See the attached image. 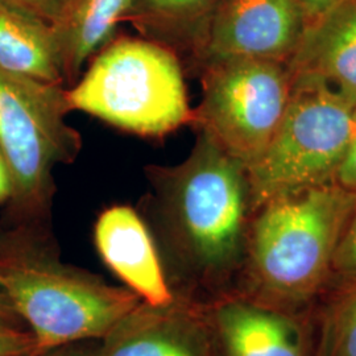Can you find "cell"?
Masks as SVG:
<instances>
[{"instance_id":"cell-1","label":"cell","mask_w":356,"mask_h":356,"mask_svg":"<svg viewBox=\"0 0 356 356\" xmlns=\"http://www.w3.org/2000/svg\"><path fill=\"white\" fill-rule=\"evenodd\" d=\"M145 219L160 254L206 276H220L245 254L252 214L247 168L197 132L188 157L145 166Z\"/></svg>"},{"instance_id":"cell-22","label":"cell","mask_w":356,"mask_h":356,"mask_svg":"<svg viewBox=\"0 0 356 356\" xmlns=\"http://www.w3.org/2000/svg\"><path fill=\"white\" fill-rule=\"evenodd\" d=\"M10 331H29V329L19 316L8 294L0 286V332Z\"/></svg>"},{"instance_id":"cell-21","label":"cell","mask_w":356,"mask_h":356,"mask_svg":"<svg viewBox=\"0 0 356 356\" xmlns=\"http://www.w3.org/2000/svg\"><path fill=\"white\" fill-rule=\"evenodd\" d=\"M335 184L356 194V131L335 176Z\"/></svg>"},{"instance_id":"cell-7","label":"cell","mask_w":356,"mask_h":356,"mask_svg":"<svg viewBox=\"0 0 356 356\" xmlns=\"http://www.w3.org/2000/svg\"><path fill=\"white\" fill-rule=\"evenodd\" d=\"M201 102L191 126L248 168L280 126L292 95L286 63L226 60L202 65Z\"/></svg>"},{"instance_id":"cell-24","label":"cell","mask_w":356,"mask_h":356,"mask_svg":"<svg viewBox=\"0 0 356 356\" xmlns=\"http://www.w3.org/2000/svg\"><path fill=\"white\" fill-rule=\"evenodd\" d=\"M13 194V177L8 163L0 149V204H7Z\"/></svg>"},{"instance_id":"cell-25","label":"cell","mask_w":356,"mask_h":356,"mask_svg":"<svg viewBox=\"0 0 356 356\" xmlns=\"http://www.w3.org/2000/svg\"><path fill=\"white\" fill-rule=\"evenodd\" d=\"M38 354H26V355H22V356H36Z\"/></svg>"},{"instance_id":"cell-11","label":"cell","mask_w":356,"mask_h":356,"mask_svg":"<svg viewBox=\"0 0 356 356\" xmlns=\"http://www.w3.org/2000/svg\"><path fill=\"white\" fill-rule=\"evenodd\" d=\"M102 356H211L201 326L177 300L140 302L102 339Z\"/></svg>"},{"instance_id":"cell-4","label":"cell","mask_w":356,"mask_h":356,"mask_svg":"<svg viewBox=\"0 0 356 356\" xmlns=\"http://www.w3.org/2000/svg\"><path fill=\"white\" fill-rule=\"evenodd\" d=\"M66 89L72 111L122 131L163 138L191 126L193 108L179 57L148 38L111 40Z\"/></svg>"},{"instance_id":"cell-15","label":"cell","mask_w":356,"mask_h":356,"mask_svg":"<svg viewBox=\"0 0 356 356\" xmlns=\"http://www.w3.org/2000/svg\"><path fill=\"white\" fill-rule=\"evenodd\" d=\"M220 0H135L124 19L179 57L191 58L204 26Z\"/></svg>"},{"instance_id":"cell-12","label":"cell","mask_w":356,"mask_h":356,"mask_svg":"<svg viewBox=\"0 0 356 356\" xmlns=\"http://www.w3.org/2000/svg\"><path fill=\"white\" fill-rule=\"evenodd\" d=\"M135 0H67L51 23L65 88L82 76L90 60L107 45Z\"/></svg>"},{"instance_id":"cell-3","label":"cell","mask_w":356,"mask_h":356,"mask_svg":"<svg viewBox=\"0 0 356 356\" xmlns=\"http://www.w3.org/2000/svg\"><path fill=\"white\" fill-rule=\"evenodd\" d=\"M356 194L326 184L276 195L254 210L245 254L260 289L285 302L312 297L332 260Z\"/></svg>"},{"instance_id":"cell-9","label":"cell","mask_w":356,"mask_h":356,"mask_svg":"<svg viewBox=\"0 0 356 356\" xmlns=\"http://www.w3.org/2000/svg\"><path fill=\"white\" fill-rule=\"evenodd\" d=\"M94 243L103 263L141 302L156 307L176 302L152 231L136 209L115 204L103 210L94 226Z\"/></svg>"},{"instance_id":"cell-5","label":"cell","mask_w":356,"mask_h":356,"mask_svg":"<svg viewBox=\"0 0 356 356\" xmlns=\"http://www.w3.org/2000/svg\"><path fill=\"white\" fill-rule=\"evenodd\" d=\"M69 113L65 86L0 70V149L13 177L3 218L51 223L53 170L74 163L82 149Z\"/></svg>"},{"instance_id":"cell-6","label":"cell","mask_w":356,"mask_h":356,"mask_svg":"<svg viewBox=\"0 0 356 356\" xmlns=\"http://www.w3.org/2000/svg\"><path fill=\"white\" fill-rule=\"evenodd\" d=\"M292 95L267 148L247 168L252 213L268 200L335 184L356 131V108L318 82L293 79Z\"/></svg>"},{"instance_id":"cell-13","label":"cell","mask_w":356,"mask_h":356,"mask_svg":"<svg viewBox=\"0 0 356 356\" xmlns=\"http://www.w3.org/2000/svg\"><path fill=\"white\" fill-rule=\"evenodd\" d=\"M216 326L226 356H306L292 319L243 300L218 306Z\"/></svg>"},{"instance_id":"cell-14","label":"cell","mask_w":356,"mask_h":356,"mask_svg":"<svg viewBox=\"0 0 356 356\" xmlns=\"http://www.w3.org/2000/svg\"><path fill=\"white\" fill-rule=\"evenodd\" d=\"M0 70L65 86L49 23L0 1Z\"/></svg>"},{"instance_id":"cell-18","label":"cell","mask_w":356,"mask_h":356,"mask_svg":"<svg viewBox=\"0 0 356 356\" xmlns=\"http://www.w3.org/2000/svg\"><path fill=\"white\" fill-rule=\"evenodd\" d=\"M38 354V343L31 331L0 332V356Z\"/></svg>"},{"instance_id":"cell-17","label":"cell","mask_w":356,"mask_h":356,"mask_svg":"<svg viewBox=\"0 0 356 356\" xmlns=\"http://www.w3.org/2000/svg\"><path fill=\"white\" fill-rule=\"evenodd\" d=\"M331 272L344 280L356 279V200L337 245Z\"/></svg>"},{"instance_id":"cell-8","label":"cell","mask_w":356,"mask_h":356,"mask_svg":"<svg viewBox=\"0 0 356 356\" xmlns=\"http://www.w3.org/2000/svg\"><path fill=\"white\" fill-rule=\"evenodd\" d=\"M309 24L298 0H220L184 66L194 73L202 65L226 60L286 63Z\"/></svg>"},{"instance_id":"cell-10","label":"cell","mask_w":356,"mask_h":356,"mask_svg":"<svg viewBox=\"0 0 356 356\" xmlns=\"http://www.w3.org/2000/svg\"><path fill=\"white\" fill-rule=\"evenodd\" d=\"M288 66L293 79L318 82L356 108V0L309 23Z\"/></svg>"},{"instance_id":"cell-2","label":"cell","mask_w":356,"mask_h":356,"mask_svg":"<svg viewBox=\"0 0 356 356\" xmlns=\"http://www.w3.org/2000/svg\"><path fill=\"white\" fill-rule=\"evenodd\" d=\"M0 286L33 334L38 353L103 339L141 302L127 286L66 264L51 223L0 219Z\"/></svg>"},{"instance_id":"cell-19","label":"cell","mask_w":356,"mask_h":356,"mask_svg":"<svg viewBox=\"0 0 356 356\" xmlns=\"http://www.w3.org/2000/svg\"><path fill=\"white\" fill-rule=\"evenodd\" d=\"M19 8L24 13L33 15L38 19L51 24L63 11L67 0H0Z\"/></svg>"},{"instance_id":"cell-20","label":"cell","mask_w":356,"mask_h":356,"mask_svg":"<svg viewBox=\"0 0 356 356\" xmlns=\"http://www.w3.org/2000/svg\"><path fill=\"white\" fill-rule=\"evenodd\" d=\"M36 356H102V339H86L61 344Z\"/></svg>"},{"instance_id":"cell-23","label":"cell","mask_w":356,"mask_h":356,"mask_svg":"<svg viewBox=\"0 0 356 356\" xmlns=\"http://www.w3.org/2000/svg\"><path fill=\"white\" fill-rule=\"evenodd\" d=\"M342 0H298L309 23L318 19L323 13L330 11L332 7H335Z\"/></svg>"},{"instance_id":"cell-16","label":"cell","mask_w":356,"mask_h":356,"mask_svg":"<svg viewBox=\"0 0 356 356\" xmlns=\"http://www.w3.org/2000/svg\"><path fill=\"white\" fill-rule=\"evenodd\" d=\"M318 356H356V279L337 296L325 316Z\"/></svg>"}]
</instances>
